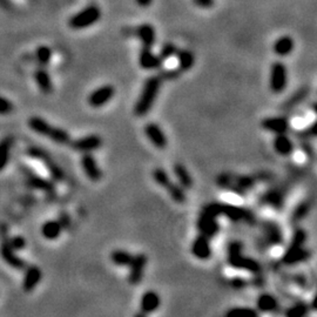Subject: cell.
<instances>
[{
	"label": "cell",
	"instance_id": "cell-7",
	"mask_svg": "<svg viewBox=\"0 0 317 317\" xmlns=\"http://www.w3.org/2000/svg\"><path fill=\"white\" fill-rule=\"evenodd\" d=\"M27 154H29L31 158L37 159L45 164L47 172L50 173L52 179H53L55 182H62L64 180H65V172L62 171V168L60 167L59 164L52 159V156L46 153L45 151L40 150L38 147H31L30 150L27 151Z\"/></svg>",
	"mask_w": 317,
	"mask_h": 317
},
{
	"label": "cell",
	"instance_id": "cell-35",
	"mask_svg": "<svg viewBox=\"0 0 317 317\" xmlns=\"http://www.w3.org/2000/svg\"><path fill=\"white\" fill-rule=\"evenodd\" d=\"M309 312L308 303L304 301H298L290 307H288L284 311V315L287 317H303Z\"/></svg>",
	"mask_w": 317,
	"mask_h": 317
},
{
	"label": "cell",
	"instance_id": "cell-39",
	"mask_svg": "<svg viewBox=\"0 0 317 317\" xmlns=\"http://www.w3.org/2000/svg\"><path fill=\"white\" fill-rule=\"evenodd\" d=\"M309 94V87H303L301 88V90L296 91L290 99L287 100L286 106L289 107H295L298 106L300 102H302L304 99L307 98V95Z\"/></svg>",
	"mask_w": 317,
	"mask_h": 317
},
{
	"label": "cell",
	"instance_id": "cell-47",
	"mask_svg": "<svg viewBox=\"0 0 317 317\" xmlns=\"http://www.w3.org/2000/svg\"><path fill=\"white\" fill-rule=\"evenodd\" d=\"M292 281H294V282L300 287H306V284H307V279L303 274H296L294 278H292Z\"/></svg>",
	"mask_w": 317,
	"mask_h": 317
},
{
	"label": "cell",
	"instance_id": "cell-6",
	"mask_svg": "<svg viewBox=\"0 0 317 317\" xmlns=\"http://www.w3.org/2000/svg\"><path fill=\"white\" fill-rule=\"evenodd\" d=\"M101 18V11L96 5H90L78 12L68 22V26L73 30H85L94 25Z\"/></svg>",
	"mask_w": 317,
	"mask_h": 317
},
{
	"label": "cell",
	"instance_id": "cell-38",
	"mask_svg": "<svg viewBox=\"0 0 317 317\" xmlns=\"http://www.w3.org/2000/svg\"><path fill=\"white\" fill-rule=\"evenodd\" d=\"M227 317H258L259 311L252 308L248 307H239V308H231L230 310L226 312Z\"/></svg>",
	"mask_w": 317,
	"mask_h": 317
},
{
	"label": "cell",
	"instance_id": "cell-28",
	"mask_svg": "<svg viewBox=\"0 0 317 317\" xmlns=\"http://www.w3.org/2000/svg\"><path fill=\"white\" fill-rule=\"evenodd\" d=\"M173 173L175 175L176 180H178V183L183 188L184 191L191 189V188L193 187L192 175L182 163H175L174 164Z\"/></svg>",
	"mask_w": 317,
	"mask_h": 317
},
{
	"label": "cell",
	"instance_id": "cell-42",
	"mask_svg": "<svg viewBox=\"0 0 317 317\" xmlns=\"http://www.w3.org/2000/svg\"><path fill=\"white\" fill-rule=\"evenodd\" d=\"M176 51H178V47H176L174 44H164V45L161 47V50H160L159 57L161 58L162 61L167 59H171L172 57H174L176 54Z\"/></svg>",
	"mask_w": 317,
	"mask_h": 317
},
{
	"label": "cell",
	"instance_id": "cell-15",
	"mask_svg": "<svg viewBox=\"0 0 317 317\" xmlns=\"http://www.w3.org/2000/svg\"><path fill=\"white\" fill-rule=\"evenodd\" d=\"M261 126L264 131L274 134L288 133L290 131V120L287 116H270L262 120Z\"/></svg>",
	"mask_w": 317,
	"mask_h": 317
},
{
	"label": "cell",
	"instance_id": "cell-9",
	"mask_svg": "<svg viewBox=\"0 0 317 317\" xmlns=\"http://www.w3.org/2000/svg\"><path fill=\"white\" fill-rule=\"evenodd\" d=\"M288 86V70L282 61L272 62L269 73V88L274 94H281Z\"/></svg>",
	"mask_w": 317,
	"mask_h": 317
},
{
	"label": "cell",
	"instance_id": "cell-49",
	"mask_svg": "<svg viewBox=\"0 0 317 317\" xmlns=\"http://www.w3.org/2000/svg\"><path fill=\"white\" fill-rule=\"evenodd\" d=\"M135 3L141 7H148L153 3V0H135Z\"/></svg>",
	"mask_w": 317,
	"mask_h": 317
},
{
	"label": "cell",
	"instance_id": "cell-43",
	"mask_svg": "<svg viewBox=\"0 0 317 317\" xmlns=\"http://www.w3.org/2000/svg\"><path fill=\"white\" fill-rule=\"evenodd\" d=\"M14 105L12 103L10 99L5 98V96L0 95V115L5 116L11 113H13Z\"/></svg>",
	"mask_w": 317,
	"mask_h": 317
},
{
	"label": "cell",
	"instance_id": "cell-26",
	"mask_svg": "<svg viewBox=\"0 0 317 317\" xmlns=\"http://www.w3.org/2000/svg\"><path fill=\"white\" fill-rule=\"evenodd\" d=\"M64 227L61 226L59 220H48L41 226V235L44 239L48 241H54L59 239L61 235Z\"/></svg>",
	"mask_w": 317,
	"mask_h": 317
},
{
	"label": "cell",
	"instance_id": "cell-13",
	"mask_svg": "<svg viewBox=\"0 0 317 317\" xmlns=\"http://www.w3.org/2000/svg\"><path fill=\"white\" fill-rule=\"evenodd\" d=\"M147 256L140 252V254H136L133 256V260H132L130 267V272H128V282L133 286H136L142 281L143 278V272L144 268H146L147 264Z\"/></svg>",
	"mask_w": 317,
	"mask_h": 317
},
{
	"label": "cell",
	"instance_id": "cell-25",
	"mask_svg": "<svg viewBox=\"0 0 317 317\" xmlns=\"http://www.w3.org/2000/svg\"><path fill=\"white\" fill-rule=\"evenodd\" d=\"M136 37L144 47H153L156 39L155 29L151 24H142L136 29Z\"/></svg>",
	"mask_w": 317,
	"mask_h": 317
},
{
	"label": "cell",
	"instance_id": "cell-31",
	"mask_svg": "<svg viewBox=\"0 0 317 317\" xmlns=\"http://www.w3.org/2000/svg\"><path fill=\"white\" fill-rule=\"evenodd\" d=\"M262 201L264 203H267L268 206H271V207L276 208V209H280V208L283 207V203H284V193H282L279 189L268 191L267 193H264L263 194Z\"/></svg>",
	"mask_w": 317,
	"mask_h": 317
},
{
	"label": "cell",
	"instance_id": "cell-2",
	"mask_svg": "<svg viewBox=\"0 0 317 317\" xmlns=\"http://www.w3.org/2000/svg\"><path fill=\"white\" fill-rule=\"evenodd\" d=\"M160 87H161V79H160V77L153 75V77L146 79L141 93H140L134 105V114L136 116H144L150 113L159 95Z\"/></svg>",
	"mask_w": 317,
	"mask_h": 317
},
{
	"label": "cell",
	"instance_id": "cell-30",
	"mask_svg": "<svg viewBox=\"0 0 317 317\" xmlns=\"http://www.w3.org/2000/svg\"><path fill=\"white\" fill-rule=\"evenodd\" d=\"M12 146H13V138L12 136H5V138L0 140V172L5 170L10 162Z\"/></svg>",
	"mask_w": 317,
	"mask_h": 317
},
{
	"label": "cell",
	"instance_id": "cell-16",
	"mask_svg": "<svg viewBox=\"0 0 317 317\" xmlns=\"http://www.w3.org/2000/svg\"><path fill=\"white\" fill-rule=\"evenodd\" d=\"M144 134H146L147 139L150 140V142L153 144L154 147L158 148V150H164V148L167 147V136L158 123H147V125L144 126Z\"/></svg>",
	"mask_w": 317,
	"mask_h": 317
},
{
	"label": "cell",
	"instance_id": "cell-8",
	"mask_svg": "<svg viewBox=\"0 0 317 317\" xmlns=\"http://www.w3.org/2000/svg\"><path fill=\"white\" fill-rule=\"evenodd\" d=\"M219 212L220 216H224L228 220L234 222L243 221L248 224L256 223V216L251 210L247 209L244 207L234 206L229 203H220L219 202Z\"/></svg>",
	"mask_w": 317,
	"mask_h": 317
},
{
	"label": "cell",
	"instance_id": "cell-21",
	"mask_svg": "<svg viewBox=\"0 0 317 317\" xmlns=\"http://www.w3.org/2000/svg\"><path fill=\"white\" fill-rule=\"evenodd\" d=\"M0 256L5 261V263L9 264L12 268H15V269H24V268L26 267L24 260L20 259L19 256L15 254V250L12 249L7 241L6 242H3L2 246H0Z\"/></svg>",
	"mask_w": 317,
	"mask_h": 317
},
{
	"label": "cell",
	"instance_id": "cell-36",
	"mask_svg": "<svg viewBox=\"0 0 317 317\" xmlns=\"http://www.w3.org/2000/svg\"><path fill=\"white\" fill-rule=\"evenodd\" d=\"M152 176H153V180L155 181V183H158L160 187H162L163 189H166V191L174 182L170 176V174H168L163 168H155Z\"/></svg>",
	"mask_w": 317,
	"mask_h": 317
},
{
	"label": "cell",
	"instance_id": "cell-46",
	"mask_svg": "<svg viewBox=\"0 0 317 317\" xmlns=\"http://www.w3.org/2000/svg\"><path fill=\"white\" fill-rule=\"evenodd\" d=\"M193 3H194L196 6L201 7V9H210L215 2L214 0H193Z\"/></svg>",
	"mask_w": 317,
	"mask_h": 317
},
{
	"label": "cell",
	"instance_id": "cell-41",
	"mask_svg": "<svg viewBox=\"0 0 317 317\" xmlns=\"http://www.w3.org/2000/svg\"><path fill=\"white\" fill-rule=\"evenodd\" d=\"M52 50L47 46H40L37 48V59L43 65H47L51 61Z\"/></svg>",
	"mask_w": 317,
	"mask_h": 317
},
{
	"label": "cell",
	"instance_id": "cell-29",
	"mask_svg": "<svg viewBox=\"0 0 317 317\" xmlns=\"http://www.w3.org/2000/svg\"><path fill=\"white\" fill-rule=\"evenodd\" d=\"M34 79L37 81L39 90L44 94H51L53 91V85H52V79L48 74V72L45 68H38L34 73Z\"/></svg>",
	"mask_w": 317,
	"mask_h": 317
},
{
	"label": "cell",
	"instance_id": "cell-14",
	"mask_svg": "<svg viewBox=\"0 0 317 317\" xmlns=\"http://www.w3.org/2000/svg\"><path fill=\"white\" fill-rule=\"evenodd\" d=\"M82 171L91 181L98 182L102 178V172L100 170L98 162L92 153H82L81 159H80Z\"/></svg>",
	"mask_w": 317,
	"mask_h": 317
},
{
	"label": "cell",
	"instance_id": "cell-22",
	"mask_svg": "<svg viewBox=\"0 0 317 317\" xmlns=\"http://www.w3.org/2000/svg\"><path fill=\"white\" fill-rule=\"evenodd\" d=\"M272 144H274V150L276 151V153L282 156L291 155L295 151V144L292 142L290 136L287 135V133L275 134Z\"/></svg>",
	"mask_w": 317,
	"mask_h": 317
},
{
	"label": "cell",
	"instance_id": "cell-1",
	"mask_svg": "<svg viewBox=\"0 0 317 317\" xmlns=\"http://www.w3.org/2000/svg\"><path fill=\"white\" fill-rule=\"evenodd\" d=\"M307 238V231L303 228H296L291 235L290 243L282 255V263L286 266H295L309 260L311 252L304 247Z\"/></svg>",
	"mask_w": 317,
	"mask_h": 317
},
{
	"label": "cell",
	"instance_id": "cell-27",
	"mask_svg": "<svg viewBox=\"0 0 317 317\" xmlns=\"http://www.w3.org/2000/svg\"><path fill=\"white\" fill-rule=\"evenodd\" d=\"M278 300L275 299V296L269 294V292L261 294L258 301H256V308H258V311L261 312H272L278 309Z\"/></svg>",
	"mask_w": 317,
	"mask_h": 317
},
{
	"label": "cell",
	"instance_id": "cell-4",
	"mask_svg": "<svg viewBox=\"0 0 317 317\" xmlns=\"http://www.w3.org/2000/svg\"><path fill=\"white\" fill-rule=\"evenodd\" d=\"M29 127L34 133L39 135L47 136L52 141L59 144H68L71 142V135L67 131L62 130L60 127L52 126L50 122H47L45 119L40 116H31L29 120Z\"/></svg>",
	"mask_w": 317,
	"mask_h": 317
},
{
	"label": "cell",
	"instance_id": "cell-10",
	"mask_svg": "<svg viewBox=\"0 0 317 317\" xmlns=\"http://www.w3.org/2000/svg\"><path fill=\"white\" fill-rule=\"evenodd\" d=\"M71 148L79 153H93L102 146V139L96 134H90L82 138L71 140Z\"/></svg>",
	"mask_w": 317,
	"mask_h": 317
},
{
	"label": "cell",
	"instance_id": "cell-12",
	"mask_svg": "<svg viewBox=\"0 0 317 317\" xmlns=\"http://www.w3.org/2000/svg\"><path fill=\"white\" fill-rule=\"evenodd\" d=\"M115 95V88L112 85H102L88 95V105L93 108H100L107 105Z\"/></svg>",
	"mask_w": 317,
	"mask_h": 317
},
{
	"label": "cell",
	"instance_id": "cell-17",
	"mask_svg": "<svg viewBox=\"0 0 317 317\" xmlns=\"http://www.w3.org/2000/svg\"><path fill=\"white\" fill-rule=\"evenodd\" d=\"M163 61L161 58L159 57V54H154L152 51V47H144L142 46L141 51L139 53V65L143 70L152 71V70H158L162 66Z\"/></svg>",
	"mask_w": 317,
	"mask_h": 317
},
{
	"label": "cell",
	"instance_id": "cell-44",
	"mask_svg": "<svg viewBox=\"0 0 317 317\" xmlns=\"http://www.w3.org/2000/svg\"><path fill=\"white\" fill-rule=\"evenodd\" d=\"M9 244L11 246L12 249H14L15 251H19V250H23L24 248L26 247V240L24 236L22 235H17V236H13V238L10 239L9 241Z\"/></svg>",
	"mask_w": 317,
	"mask_h": 317
},
{
	"label": "cell",
	"instance_id": "cell-45",
	"mask_svg": "<svg viewBox=\"0 0 317 317\" xmlns=\"http://www.w3.org/2000/svg\"><path fill=\"white\" fill-rule=\"evenodd\" d=\"M231 287L238 289V290H241V289H244L248 286V282L246 279L243 278H239V276H236V278L231 279Z\"/></svg>",
	"mask_w": 317,
	"mask_h": 317
},
{
	"label": "cell",
	"instance_id": "cell-19",
	"mask_svg": "<svg viewBox=\"0 0 317 317\" xmlns=\"http://www.w3.org/2000/svg\"><path fill=\"white\" fill-rule=\"evenodd\" d=\"M192 252L196 259L199 260H208L212 256V246L209 242V238L200 234L196 236L195 240L192 243Z\"/></svg>",
	"mask_w": 317,
	"mask_h": 317
},
{
	"label": "cell",
	"instance_id": "cell-34",
	"mask_svg": "<svg viewBox=\"0 0 317 317\" xmlns=\"http://www.w3.org/2000/svg\"><path fill=\"white\" fill-rule=\"evenodd\" d=\"M133 256L130 251L123 249H115L112 251L111 261L116 267H128L133 260Z\"/></svg>",
	"mask_w": 317,
	"mask_h": 317
},
{
	"label": "cell",
	"instance_id": "cell-5",
	"mask_svg": "<svg viewBox=\"0 0 317 317\" xmlns=\"http://www.w3.org/2000/svg\"><path fill=\"white\" fill-rule=\"evenodd\" d=\"M218 182L222 188H227L231 192L236 193L240 196H244L248 192L252 189L256 183V180L254 176H247V175H228L222 174L220 175Z\"/></svg>",
	"mask_w": 317,
	"mask_h": 317
},
{
	"label": "cell",
	"instance_id": "cell-32",
	"mask_svg": "<svg viewBox=\"0 0 317 317\" xmlns=\"http://www.w3.org/2000/svg\"><path fill=\"white\" fill-rule=\"evenodd\" d=\"M27 183L30 184V187L35 188V189L46 192V193H53L54 192V184L52 183L50 180L43 179L38 175L34 174H29V178H27Z\"/></svg>",
	"mask_w": 317,
	"mask_h": 317
},
{
	"label": "cell",
	"instance_id": "cell-33",
	"mask_svg": "<svg viewBox=\"0 0 317 317\" xmlns=\"http://www.w3.org/2000/svg\"><path fill=\"white\" fill-rule=\"evenodd\" d=\"M175 57L178 58L179 68L181 71H188L194 66L195 57L189 50H179L178 48Z\"/></svg>",
	"mask_w": 317,
	"mask_h": 317
},
{
	"label": "cell",
	"instance_id": "cell-37",
	"mask_svg": "<svg viewBox=\"0 0 317 317\" xmlns=\"http://www.w3.org/2000/svg\"><path fill=\"white\" fill-rule=\"evenodd\" d=\"M167 192L174 202L180 203V204L186 202V200H187L186 192H184L183 188L180 186L178 182H173V184L168 188Z\"/></svg>",
	"mask_w": 317,
	"mask_h": 317
},
{
	"label": "cell",
	"instance_id": "cell-23",
	"mask_svg": "<svg viewBox=\"0 0 317 317\" xmlns=\"http://www.w3.org/2000/svg\"><path fill=\"white\" fill-rule=\"evenodd\" d=\"M160 304H161V299H160L158 292L153 290L146 291L142 295L141 301H140V310L146 315L152 314V312L158 310Z\"/></svg>",
	"mask_w": 317,
	"mask_h": 317
},
{
	"label": "cell",
	"instance_id": "cell-3",
	"mask_svg": "<svg viewBox=\"0 0 317 317\" xmlns=\"http://www.w3.org/2000/svg\"><path fill=\"white\" fill-rule=\"evenodd\" d=\"M228 263L235 269H242L251 274H260L261 264L255 259L243 255V244L239 241H231L227 247Z\"/></svg>",
	"mask_w": 317,
	"mask_h": 317
},
{
	"label": "cell",
	"instance_id": "cell-40",
	"mask_svg": "<svg viewBox=\"0 0 317 317\" xmlns=\"http://www.w3.org/2000/svg\"><path fill=\"white\" fill-rule=\"evenodd\" d=\"M309 209H310V203H309V201H302L300 204H298L294 212H292V221H301V220L308 214Z\"/></svg>",
	"mask_w": 317,
	"mask_h": 317
},
{
	"label": "cell",
	"instance_id": "cell-48",
	"mask_svg": "<svg viewBox=\"0 0 317 317\" xmlns=\"http://www.w3.org/2000/svg\"><path fill=\"white\" fill-rule=\"evenodd\" d=\"M302 151H303V153L306 154L308 158H312V155H314V151H312V147H311V144L310 143H308V142H306V143H302Z\"/></svg>",
	"mask_w": 317,
	"mask_h": 317
},
{
	"label": "cell",
	"instance_id": "cell-18",
	"mask_svg": "<svg viewBox=\"0 0 317 317\" xmlns=\"http://www.w3.org/2000/svg\"><path fill=\"white\" fill-rule=\"evenodd\" d=\"M262 228L264 238H266L268 244L278 247L283 243V233L278 223L267 220V221H263Z\"/></svg>",
	"mask_w": 317,
	"mask_h": 317
},
{
	"label": "cell",
	"instance_id": "cell-20",
	"mask_svg": "<svg viewBox=\"0 0 317 317\" xmlns=\"http://www.w3.org/2000/svg\"><path fill=\"white\" fill-rule=\"evenodd\" d=\"M43 279L41 269L38 266H30L26 268L23 280V289L26 292L33 291L38 287L40 281Z\"/></svg>",
	"mask_w": 317,
	"mask_h": 317
},
{
	"label": "cell",
	"instance_id": "cell-24",
	"mask_svg": "<svg viewBox=\"0 0 317 317\" xmlns=\"http://www.w3.org/2000/svg\"><path fill=\"white\" fill-rule=\"evenodd\" d=\"M295 43L294 39L289 35H283V37H280L279 39H276V41L274 43V46H272V50H274L275 54L280 58L288 57L289 54H291V52L294 51Z\"/></svg>",
	"mask_w": 317,
	"mask_h": 317
},
{
	"label": "cell",
	"instance_id": "cell-11",
	"mask_svg": "<svg viewBox=\"0 0 317 317\" xmlns=\"http://www.w3.org/2000/svg\"><path fill=\"white\" fill-rule=\"evenodd\" d=\"M198 229L200 234L207 236V238H215L220 231L218 218H216L215 215L210 214V213L202 209L198 219Z\"/></svg>",
	"mask_w": 317,
	"mask_h": 317
}]
</instances>
